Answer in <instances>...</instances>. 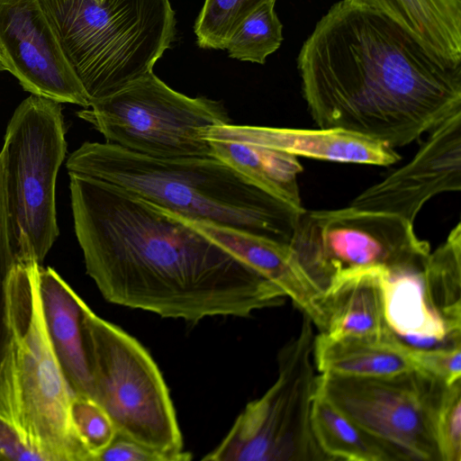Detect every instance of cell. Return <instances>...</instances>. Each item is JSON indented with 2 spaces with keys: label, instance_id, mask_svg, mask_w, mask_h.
Wrapping results in <instances>:
<instances>
[{
  "label": "cell",
  "instance_id": "6da1fadb",
  "mask_svg": "<svg viewBox=\"0 0 461 461\" xmlns=\"http://www.w3.org/2000/svg\"><path fill=\"white\" fill-rule=\"evenodd\" d=\"M69 179L86 274L107 302L193 324L284 303L278 286L189 220L121 186Z\"/></svg>",
  "mask_w": 461,
  "mask_h": 461
},
{
  "label": "cell",
  "instance_id": "7a4b0ae2",
  "mask_svg": "<svg viewBox=\"0 0 461 461\" xmlns=\"http://www.w3.org/2000/svg\"><path fill=\"white\" fill-rule=\"evenodd\" d=\"M319 128L406 146L461 112V65L447 66L380 11L335 3L297 56Z\"/></svg>",
  "mask_w": 461,
  "mask_h": 461
},
{
  "label": "cell",
  "instance_id": "3957f363",
  "mask_svg": "<svg viewBox=\"0 0 461 461\" xmlns=\"http://www.w3.org/2000/svg\"><path fill=\"white\" fill-rule=\"evenodd\" d=\"M66 166L68 173L121 186L189 221L285 244L303 212L215 156L158 158L106 141H86Z\"/></svg>",
  "mask_w": 461,
  "mask_h": 461
},
{
  "label": "cell",
  "instance_id": "277c9868",
  "mask_svg": "<svg viewBox=\"0 0 461 461\" xmlns=\"http://www.w3.org/2000/svg\"><path fill=\"white\" fill-rule=\"evenodd\" d=\"M39 266L16 262L7 279L0 419L36 461H93L75 429L70 412L74 392L48 334Z\"/></svg>",
  "mask_w": 461,
  "mask_h": 461
},
{
  "label": "cell",
  "instance_id": "5b68a950",
  "mask_svg": "<svg viewBox=\"0 0 461 461\" xmlns=\"http://www.w3.org/2000/svg\"><path fill=\"white\" fill-rule=\"evenodd\" d=\"M90 102L153 71L175 40L169 0H38Z\"/></svg>",
  "mask_w": 461,
  "mask_h": 461
},
{
  "label": "cell",
  "instance_id": "8992f818",
  "mask_svg": "<svg viewBox=\"0 0 461 461\" xmlns=\"http://www.w3.org/2000/svg\"><path fill=\"white\" fill-rule=\"evenodd\" d=\"M81 328L92 397L105 410L117 436L188 461L168 388L147 349L82 300Z\"/></svg>",
  "mask_w": 461,
  "mask_h": 461
},
{
  "label": "cell",
  "instance_id": "52a82bcc",
  "mask_svg": "<svg viewBox=\"0 0 461 461\" xmlns=\"http://www.w3.org/2000/svg\"><path fill=\"white\" fill-rule=\"evenodd\" d=\"M16 262L41 265L59 235L56 180L67 152L60 103L31 95L15 109L1 149Z\"/></svg>",
  "mask_w": 461,
  "mask_h": 461
},
{
  "label": "cell",
  "instance_id": "ba28073f",
  "mask_svg": "<svg viewBox=\"0 0 461 461\" xmlns=\"http://www.w3.org/2000/svg\"><path fill=\"white\" fill-rule=\"evenodd\" d=\"M312 321L303 314L299 333L277 355L278 376L249 402L204 461H328L312 428L316 390Z\"/></svg>",
  "mask_w": 461,
  "mask_h": 461
},
{
  "label": "cell",
  "instance_id": "9c48e42d",
  "mask_svg": "<svg viewBox=\"0 0 461 461\" xmlns=\"http://www.w3.org/2000/svg\"><path fill=\"white\" fill-rule=\"evenodd\" d=\"M77 115L106 142L158 158L214 156L207 131L230 123L221 102L178 93L153 71L109 96L91 101Z\"/></svg>",
  "mask_w": 461,
  "mask_h": 461
},
{
  "label": "cell",
  "instance_id": "30bf717a",
  "mask_svg": "<svg viewBox=\"0 0 461 461\" xmlns=\"http://www.w3.org/2000/svg\"><path fill=\"white\" fill-rule=\"evenodd\" d=\"M289 246L322 293L351 270L378 267L391 273L422 272L430 253L413 223L394 214L351 206L303 210Z\"/></svg>",
  "mask_w": 461,
  "mask_h": 461
},
{
  "label": "cell",
  "instance_id": "8fae6325",
  "mask_svg": "<svg viewBox=\"0 0 461 461\" xmlns=\"http://www.w3.org/2000/svg\"><path fill=\"white\" fill-rule=\"evenodd\" d=\"M447 386L420 369L383 377H316L317 390L393 460L440 461L435 423Z\"/></svg>",
  "mask_w": 461,
  "mask_h": 461
},
{
  "label": "cell",
  "instance_id": "7c38bea8",
  "mask_svg": "<svg viewBox=\"0 0 461 461\" xmlns=\"http://www.w3.org/2000/svg\"><path fill=\"white\" fill-rule=\"evenodd\" d=\"M0 59L32 95L89 106L38 0H0Z\"/></svg>",
  "mask_w": 461,
  "mask_h": 461
},
{
  "label": "cell",
  "instance_id": "4fadbf2b",
  "mask_svg": "<svg viewBox=\"0 0 461 461\" xmlns=\"http://www.w3.org/2000/svg\"><path fill=\"white\" fill-rule=\"evenodd\" d=\"M461 189V112L429 131L411 159L357 195L349 206L413 223L434 196Z\"/></svg>",
  "mask_w": 461,
  "mask_h": 461
},
{
  "label": "cell",
  "instance_id": "5bb4252c",
  "mask_svg": "<svg viewBox=\"0 0 461 461\" xmlns=\"http://www.w3.org/2000/svg\"><path fill=\"white\" fill-rule=\"evenodd\" d=\"M190 221L206 237L278 286L320 332L326 331L323 293L304 272L289 244L229 227Z\"/></svg>",
  "mask_w": 461,
  "mask_h": 461
},
{
  "label": "cell",
  "instance_id": "9a60e30c",
  "mask_svg": "<svg viewBox=\"0 0 461 461\" xmlns=\"http://www.w3.org/2000/svg\"><path fill=\"white\" fill-rule=\"evenodd\" d=\"M232 135L294 157L386 167L400 159L393 148L368 137L335 128L294 129L224 124Z\"/></svg>",
  "mask_w": 461,
  "mask_h": 461
},
{
  "label": "cell",
  "instance_id": "2e32d148",
  "mask_svg": "<svg viewBox=\"0 0 461 461\" xmlns=\"http://www.w3.org/2000/svg\"><path fill=\"white\" fill-rule=\"evenodd\" d=\"M38 278L45 324L64 375L74 393L92 397L81 328L82 298L50 267L40 265Z\"/></svg>",
  "mask_w": 461,
  "mask_h": 461
},
{
  "label": "cell",
  "instance_id": "e0dca14e",
  "mask_svg": "<svg viewBox=\"0 0 461 461\" xmlns=\"http://www.w3.org/2000/svg\"><path fill=\"white\" fill-rule=\"evenodd\" d=\"M411 351L389 329L379 336L320 332L313 339L312 357L320 374L383 377L417 369Z\"/></svg>",
  "mask_w": 461,
  "mask_h": 461
},
{
  "label": "cell",
  "instance_id": "ac0fdd59",
  "mask_svg": "<svg viewBox=\"0 0 461 461\" xmlns=\"http://www.w3.org/2000/svg\"><path fill=\"white\" fill-rule=\"evenodd\" d=\"M422 272L385 273L383 299L388 329L412 349L461 344V332L450 331L429 305L423 289Z\"/></svg>",
  "mask_w": 461,
  "mask_h": 461
},
{
  "label": "cell",
  "instance_id": "d6986e66",
  "mask_svg": "<svg viewBox=\"0 0 461 461\" xmlns=\"http://www.w3.org/2000/svg\"><path fill=\"white\" fill-rule=\"evenodd\" d=\"M388 270L374 267L339 276L323 293L324 333L331 337L379 336L388 329L384 315L383 279Z\"/></svg>",
  "mask_w": 461,
  "mask_h": 461
},
{
  "label": "cell",
  "instance_id": "ffe728a7",
  "mask_svg": "<svg viewBox=\"0 0 461 461\" xmlns=\"http://www.w3.org/2000/svg\"><path fill=\"white\" fill-rule=\"evenodd\" d=\"M206 138L216 158L294 209L304 210L298 185L303 168L296 157L241 140L224 124L210 127Z\"/></svg>",
  "mask_w": 461,
  "mask_h": 461
},
{
  "label": "cell",
  "instance_id": "44dd1931",
  "mask_svg": "<svg viewBox=\"0 0 461 461\" xmlns=\"http://www.w3.org/2000/svg\"><path fill=\"white\" fill-rule=\"evenodd\" d=\"M382 12L447 66L461 65V0H346Z\"/></svg>",
  "mask_w": 461,
  "mask_h": 461
},
{
  "label": "cell",
  "instance_id": "7402d4cb",
  "mask_svg": "<svg viewBox=\"0 0 461 461\" xmlns=\"http://www.w3.org/2000/svg\"><path fill=\"white\" fill-rule=\"evenodd\" d=\"M312 428L328 461H392L388 450L343 414L321 392L315 390Z\"/></svg>",
  "mask_w": 461,
  "mask_h": 461
},
{
  "label": "cell",
  "instance_id": "603a6c76",
  "mask_svg": "<svg viewBox=\"0 0 461 461\" xmlns=\"http://www.w3.org/2000/svg\"><path fill=\"white\" fill-rule=\"evenodd\" d=\"M423 289L431 309L452 332H461V223L429 253L422 272Z\"/></svg>",
  "mask_w": 461,
  "mask_h": 461
},
{
  "label": "cell",
  "instance_id": "cb8c5ba5",
  "mask_svg": "<svg viewBox=\"0 0 461 461\" xmlns=\"http://www.w3.org/2000/svg\"><path fill=\"white\" fill-rule=\"evenodd\" d=\"M275 4L276 0L264 3L240 23L225 45L230 58L265 64L267 58L279 49L283 24Z\"/></svg>",
  "mask_w": 461,
  "mask_h": 461
},
{
  "label": "cell",
  "instance_id": "d4e9b609",
  "mask_svg": "<svg viewBox=\"0 0 461 461\" xmlns=\"http://www.w3.org/2000/svg\"><path fill=\"white\" fill-rule=\"evenodd\" d=\"M269 0H204L194 23L196 41L203 49L224 50L240 23Z\"/></svg>",
  "mask_w": 461,
  "mask_h": 461
},
{
  "label": "cell",
  "instance_id": "484cf974",
  "mask_svg": "<svg viewBox=\"0 0 461 461\" xmlns=\"http://www.w3.org/2000/svg\"><path fill=\"white\" fill-rule=\"evenodd\" d=\"M70 412L79 438L95 461L117 436L112 419L94 398L86 394L74 393Z\"/></svg>",
  "mask_w": 461,
  "mask_h": 461
},
{
  "label": "cell",
  "instance_id": "4316f807",
  "mask_svg": "<svg viewBox=\"0 0 461 461\" xmlns=\"http://www.w3.org/2000/svg\"><path fill=\"white\" fill-rule=\"evenodd\" d=\"M435 431L440 461H461V380L447 386Z\"/></svg>",
  "mask_w": 461,
  "mask_h": 461
},
{
  "label": "cell",
  "instance_id": "83f0119b",
  "mask_svg": "<svg viewBox=\"0 0 461 461\" xmlns=\"http://www.w3.org/2000/svg\"><path fill=\"white\" fill-rule=\"evenodd\" d=\"M411 355L417 369L447 385L461 380V344L431 349L411 348Z\"/></svg>",
  "mask_w": 461,
  "mask_h": 461
},
{
  "label": "cell",
  "instance_id": "f1b7e54d",
  "mask_svg": "<svg viewBox=\"0 0 461 461\" xmlns=\"http://www.w3.org/2000/svg\"><path fill=\"white\" fill-rule=\"evenodd\" d=\"M15 263L16 258L8 231L5 168L3 157L0 153V351L5 338V286Z\"/></svg>",
  "mask_w": 461,
  "mask_h": 461
},
{
  "label": "cell",
  "instance_id": "f546056e",
  "mask_svg": "<svg viewBox=\"0 0 461 461\" xmlns=\"http://www.w3.org/2000/svg\"><path fill=\"white\" fill-rule=\"evenodd\" d=\"M95 461H174L165 454L119 436L104 449Z\"/></svg>",
  "mask_w": 461,
  "mask_h": 461
},
{
  "label": "cell",
  "instance_id": "4dcf8cb0",
  "mask_svg": "<svg viewBox=\"0 0 461 461\" xmlns=\"http://www.w3.org/2000/svg\"><path fill=\"white\" fill-rule=\"evenodd\" d=\"M0 456L4 460H34L33 454L17 434L0 419Z\"/></svg>",
  "mask_w": 461,
  "mask_h": 461
},
{
  "label": "cell",
  "instance_id": "1f68e13d",
  "mask_svg": "<svg viewBox=\"0 0 461 461\" xmlns=\"http://www.w3.org/2000/svg\"><path fill=\"white\" fill-rule=\"evenodd\" d=\"M5 70L1 59H0V71Z\"/></svg>",
  "mask_w": 461,
  "mask_h": 461
},
{
  "label": "cell",
  "instance_id": "d6a6232c",
  "mask_svg": "<svg viewBox=\"0 0 461 461\" xmlns=\"http://www.w3.org/2000/svg\"><path fill=\"white\" fill-rule=\"evenodd\" d=\"M0 461H3L2 457L0 456Z\"/></svg>",
  "mask_w": 461,
  "mask_h": 461
}]
</instances>
